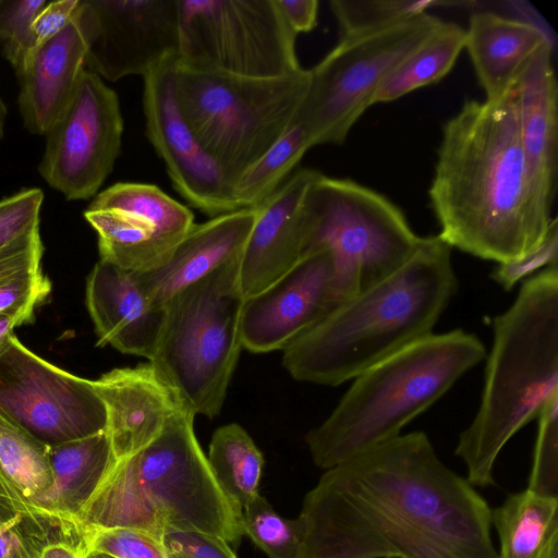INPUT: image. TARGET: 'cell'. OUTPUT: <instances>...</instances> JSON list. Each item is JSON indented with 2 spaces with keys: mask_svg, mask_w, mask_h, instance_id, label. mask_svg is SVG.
<instances>
[{
  "mask_svg": "<svg viewBox=\"0 0 558 558\" xmlns=\"http://www.w3.org/2000/svg\"><path fill=\"white\" fill-rule=\"evenodd\" d=\"M162 543L169 558H238L225 539L196 531H166Z\"/></svg>",
  "mask_w": 558,
  "mask_h": 558,
  "instance_id": "39",
  "label": "cell"
},
{
  "mask_svg": "<svg viewBox=\"0 0 558 558\" xmlns=\"http://www.w3.org/2000/svg\"><path fill=\"white\" fill-rule=\"evenodd\" d=\"M31 558H86L83 532L76 521H65L29 547Z\"/></svg>",
  "mask_w": 558,
  "mask_h": 558,
  "instance_id": "40",
  "label": "cell"
},
{
  "mask_svg": "<svg viewBox=\"0 0 558 558\" xmlns=\"http://www.w3.org/2000/svg\"><path fill=\"white\" fill-rule=\"evenodd\" d=\"M490 519L500 543L498 558H544L558 538V498L526 488L492 509Z\"/></svg>",
  "mask_w": 558,
  "mask_h": 558,
  "instance_id": "27",
  "label": "cell"
},
{
  "mask_svg": "<svg viewBox=\"0 0 558 558\" xmlns=\"http://www.w3.org/2000/svg\"><path fill=\"white\" fill-rule=\"evenodd\" d=\"M95 29L85 69L116 82L179 56V0H88Z\"/></svg>",
  "mask_w": 558,
  "mask_h": 558,
  "instance_id": "16",
  "label": "cell"
},
{
  "mask_svg": "<svg viewBox=\"0 0 558 558\" xmlns=\"http://www.w3.org/2000/svg\"><path fill=\"white\" fill-rule=\"evenodd\" d=\"M95 20L88 0H80L70 22L35 48L15 72L17 105L24 128L45 135L71 101L85 71Z\"/></svg>",
  "mask_w": 558,
  "mask_h": 558,
  "instance_id": "18",
  "label": "cell"
},
{
  "mask_svg": "<svg viewBox=\"0 0 558 558\" xmlns=\"http://www.w3.org/2000/svg\"><path fill=\"white\" fill-rule=\"evenodd\" d=\"M456 3V2H454ZM433 0H331L340 37L362 33L425 13L432 7L454 4Z\"/></svg>",
  "mask_w": 558,
  "mask_h": 558,
  "instance_id": "33",
  "label": "cell"
},
{
  "mask_svg": "<svg viewBox=\"0 0 558 558\" xmlns=\"http://www.w3.org/2000/svg\"><path fill=\"white\" fill-rule=\"evenodd\" d=\"M53 484L38 508L63 519L76 515L116 463L107 430L48 447Z\"/></svg>",
  "mask_w": 558,
  "mask_h": 558,
  "instance_id": "25",
  "label": "cell"
},
{
  "mask_svg": "<svg viewBox=\"0 0 558 558\" xmlns=\"http://www.w3.org/2000/svg\"><path fill=\"white\" fill-rule=\"evenodd\" d=\"M107 411V433L116 461L148 446L182 407L173 388L150 363L113 368L93 380Z\"/></svg>",
  "mask_w": 558,
  "mask_h": 558,
  "instance_id": "20",
  "label": "cell"
},
{
  "mask_svg": "<svg viewBox=\"0 0 558 558\" xmlns=\"http://www.w3.org/2000/svg\"><path fill=\"white\" fill-rule=\"evenodd\" d=\"M85 555L100 553L113 558H169L162 539L140 529L82 530Z\"/></svg>",
  "mask_w": 558,
  "mask_h": 558,
  "instance_id": "36",
  "label": "cell"
},
{
  "mask_svg": "<svg viewBox=\"0 0 558 558\" xmlns=\"http://www.w3.org/2000/svg\"><path fill=\"white\" fill-rule=\"evenodd\" d=\"M556 396L558 265H553L529 277L510 307L493 320L480 405L454 450L471 485H495L502 448Z\"/></svg>",
  "mask_w": 558,
  "mask_h": 558,
  "instance_id": "5",
  "label": "cell"
},
{
  "mask_svg": "<svg viewBox=\"0 0 558 558\" xmlns=\"http://www.w3.org/2000/svg\"><path fill=\"white\" fill-rule=\"evenodd\" d=\"M465 46V28L445 22L383 81L372 105L389 102L438 82L454 65Z\"/></svg>",
  "mask_w": 558,
  "mask_h": 558,
  "instance_id": "28",
  "label": "cell"
},
{
  "mask_svg": "<svg viewBox=\"0 0 558 558\" xmlns=\"http://www.w3.org/2000/svg\"><path fill=\"white\" fill-rule=\"evenodd\" d=\"M255 216L256 208H245L195 223L159 265L133 272L149 301L165 306L174 294L238 257Z\"/></svg>",
  "mask_w": 558,
  "mask_h": 558,
  "instance_id": "22",
  "label": "cell"
},
{
  "mask_svg": "<svg viewBox=\"0 0 558 558\" xmlns=\"http://www.w3.org/2000/svg\"><path fill=\"white\" fill-rule=\"evenodd\" d=\"M312 147L305 129L294 123L235 180L231 196L236 209L256 208L263 204L292 174Z\"/></svg>",
  "mask_w": 558,
  "mask_h": 558,
  "instance_id": "31",
  "label": "cell"
},
{
  "mask_svg": "<svg viewBox=\"0 0 558 558\" xmlns=\"http://www.w3.org/2000/svg\"><path fill=\"white\" fill-rule=\"evenodd\" d=\"M182 407L159 436L116 461L75 521L82 530L134 527L162 539L166 531H196L236 546L243 511L225 494Z\"/></svg>",
  "mask_w": 558,
  "mask_h": 558,
  "instance_id": "4",
  "label": "cell"
},
{
  "mask_svg": "<svg viewBox=\"0 0 558 558\" xmlns=\"http://www.w3.org/2000/svg\"><path fill=\"white\" fill-rule=\"evenodd\" d=\"M544 558H558V538L549 545Z\"/></svg>",
  "mask_w": 558,
  "mask_h": 558,
  "instance_id": "45",
  "label": "cell"
},
{
  "mask_svg": "<svg viewBox=\"0 0 558 558\" xmlns=\"http://www.w3.org/2000/svg\"><path fill=\"white\" fill-rule=\"evenodd\" d=\"M86 558H113L111 556L100 554V553H92L86 556Z\"/></svg>",
  "mask_w": 558,
  "mask_h": 558,
  "instance_id": "46",
  "label": "cell"
},
{
  "mask_svg": "<svg viewBox=\"0 0 558 558\" xmlns=\"http://www.w3.org/2000/svg\"><path fill=\"white\" fill-rule=\"evenodd\" d=\"M0 414L47 447L107 430L93 380L47 362L15 335L0 353Z\"/></svg>",
  "mask_w": 558,
  "mask_h": 558,
  "instance_id": "12",
  "label": "cell"
},
{
  "mask_svg": "<svg viewBox=\"0 0 558 558\" xmlns=\"http://www.w3.org/2000/svg\"><path fill=\"white\" fill-rule=\"evenodd\" d=\"M43 202L39 187L23 189L0 201V250L39 230Z\"/></svg>",
  "mask_w": 558,
  "mask_h": 558,
  "instance_id": "37",
  "label": "cell"
},
{
  "mask_svg": "<svg viewBox=\"0 0 558 558\" xmlns=\"http://www.w3.org/2000/svg\"><path fill=\"white\" fill-rule=\"evenodd\" d=\"M428 196L451 248L499 264L542 242L553 218L529 180L515 82L496 98L465 100L445 122Z\"/></svg>",
  "mask_w": 558,
  "mask_h": 558,
  "instance_id": "2",
  "label": "cell"
},
{
  "mask_svg": "<svg viewBox=\"0 0 558 558\" xmlns=\"http://www.w3.org/2000/svg\"><path fill=\"white\" fill-rule=\"evenodd\" d=\"M442 23L425 12L340 37L308 70L307 92L294 120L305 129L313 147L342 144L372 106L383 81Z\"/></svg>",
  "mask_w": 558,
  "mask_h": 558,
  "instance_id": "10",
  "label": "cell"
},
{
  "mask_svg": "<svg viewBox=\"0 0 558 558\" xmlns=\"http://www.w3.org/2000/svg\"><path fill=\"white\" fill-rule=\"evenodd\" d=\"M304 255L327 248L333 258V306L402 267L421 238L399 207L350 179L320 173L303 206Z\"/></svg>",
  "mask_w": 558,
  "mask_h": 558,
  "instance_id": "9",
  "label": "cell"
},
{
  "mask_svg": "<svg viewBox=\"0 0 558 558\" xmlns=\"http://www.w3.org/2000/svg\"><path fill=\"white\" fill-rule=\"evenodd\" d=\"M7 116H8V108L0 95V142L2 141L3 135H4V124H5Z\"/></svg>",
  "mask_w": 558,
  "mask_h": 558,
  "instance_id": "44",
  "label": "cell"
},
{
  "mask_svg": "<svg viewBox=\"0 0 558 558\" xmlns=\"http://www.w3.org/2000/svg\"><path fill=\"white\" fill-rule=\"evenodd\" d=\"M123 128L117 93L85 69L68 107L45 134L41 178L68 201L94 198L120 156Z\"/></svg>",
  "mask_w": 558,
  "mask_h": 558,
  "instance_id": "13",
  "label": "cell"
},
{
  "mask_svg": "<svg viewBox=\"0 0 558 558\" xmlns=\"http://www.w3.org/2000/svg\"><path fill=\"white\" fill-rule=\"evenodd\" d=\"M320 173L310 168L292 172L256 207L253 227L239 256V284L244 298L271 286L304 256V199Z\"/></svg>",
  "mask_w": 558,
  "mask_h": 558,
  "instance_id": "19",
  "label": "cell"
},
{
  "mask_svg": "<svg viewBox=\"0 0 558 558\" xmlns=\"http://www.w3.org/2000/svg\"><path fill=\"white\" fill-rule=\"evenodd\" d=\"M451 251L438 234L422 236L402 267L291 342L284 368L296 380L333 387L433 333L459 288Z\"/></svg>",
  "mask_w": 558,
  "mask_h": 558,
  "instance_id": "3",
  "label": "cell"
},
{
  "mask_svg": "<svg viewBox=\"0 0 558 558\" xmlns=\"http://www.w3.org/2000/svg\"><path fill=\"white\" fill-rule=\"evenodd\" d=\"M44 244L36 230L0 250V312L34 317L51 290L41 269Z\"/></svg>",
  "mask_w": 558,
  "mask_h": 558,
  "instance_id": "30",
  "label": "cell"
},
{
  "mask_svg": "<svg viewBox=\"0 0 558 558\" xmlns=\"http://www.w3.org/2000/svg\"><path fill=\"white\" fill-rule=\"evenodd\" d=\"M521 144L533 194L551 217L557 185L558 87L553 43L542 46L515 80Z\"/></svg>",
  "mask_w": 558,
  "mask_h": 558,
  "instance_id": "23",
  "label": "cell"
},
{
  "mask_svg": "<svg viewBox=\"0 0 558 558\" xmlns=\"http://www.w3.org/2000/svg\"><path fill=\"white\" fill-rule=\"evenodd\" d=\"M207 459L225 494L243 511L259 495L260 450L242 426L230 423L213 434Z\"/></svg>",
  "mask_w": 558,
  "mask_h": 558,
  "instance_id": "29",
  "label": "cell"
},
{
  "mask_svg": "<svg viewBox=\"0 0 558 558\" xmlns=\"http://www.w3.org/2000/svg\"><path fill=\"white\" fill-rule=\"evenodd\" d=\"M550 41L549 35L531 22L482 11L470 17L464 49L486 99H492L504 94L534 53Z\"/></svg>",
  "mask_w": 558,
  "mask_h": 558,
  "instance_id": "24",
  "label": "cell"
},
{
  "mask_svg": "<svg viewBox=\"0 0 558 558\" xmlns=\"http://www.w3.org/2000/svg\"><path fill=\"white\" fill-rule=\"evenodd\" d=\"M34 319L26 314L0 312V353L9 342L13 329Z\"/></svg>",
  "mask_w": 558,
  "mask_h": 558,
  "instance_id": "43",
  "label": "cell"
},
{
  "mask_svg": "<svg viewBox=\"0 0 558 558\" xmlns=\"http://www.w3.org/2000/svg\"><path fill=\"white\" fill-rule=\"evenodd\" d=\"M558 265V221L553 218L542 242L523 256L499 263L490 278L505 291H510L519 281L531 277L536 270Z\"/></svg>",
  "mask_w": 558,
  "mask_h": 558,
  "instance_id": "38",
  "label": "cell"
},
{
  "mask_svg": "<svg viewBox=\"0 0 558 558\" xmlns=\"http://www.w3.org/2000/svg\"><path fill=\"white\" fill-rule=\"evenodd\" d=\"M333 307V258L320 247L284 276L245 298L241 316L243 348L254 353L284 350Z\"/></svg>",
  "mask_w": 558,
  "mask_h": 558,
  "instance_id": "17",
  "label": "cell"
},
{
  "mask_svg": "<svg viewBox=\"0 0 558 558\" xmlns=\"http://www.w3.org/2000/svg\"><path fill=\"white\" fill-rule=\"evenodd\" d=\"M46 0H0V41L3 57L17 72L35 49L32 24Z\"/></svg>",
  "mask_w": 558,
  "mask_h": 558,
  "instance_id": "35",
  "label": "cell"
},
{
  "mask_svg": "<svg viewBox=\"0 0 558 558\" xmlns=\"http://www.w3.org/2000/svg\"><path fill=\"white\" fill-rule=\"evenodd\" d=\"M84 217L98 235L99 259L131 272L159 265L195 225L186 206L154 184L135 182L98 193Z\"/></svg>",
  "mask_w": 558,
  "mask_h": 558,
  "instance_id": "14",
  "label": "cell"
},
{
  "mask_svg": "<svg viewBox=\"0 0 558 558\" xmlns=\"http://www.w3.org/2000/svg\"><path fill=\"white\" fill-rule=\"evenodd\" d=\"M78 4L80 0H58L48 2L37 14L32 24L35 48L45 44L62 31L70 22Z\"/></svg>",
  "mask_w": 558,
  "mask_h": 558,
  "instance_id": "41",
  "label": "cell"
},
{
  "mask_svg": "<svg viewBox=\"0 0 558 558\" xmlns=\"http://www.w3.org/2000/svg\"><path fill=\"white\" fill-rule=\"evenodd\" d=\"M86 306L97 345L110 344L122 353L153 359L166 308L149 301L133 272L99 259L86 281Z\"/></svg>",
  "mask_w": 558,
  "mask_h": 558,
  "instance_id": "21",
  "label": "cell"
},
{
  "mask_svg": "<svg viewBox=\"0 0 558 558\" xmlns=\"http://www.w3.org/2000/svg\"><path fill=\"white\" fill-rule=\"evenodd\" d=\"M308 70L254 78L175 62L180 112L231 189L235 180L294 124L307 92Z\"/></svg>",
  "mask_w": 558,
  "mask_h": 558,
  "instance_id": "8",
  "label": "cell"
},
{
  "mask_svg": "<svg viewBox=\"0 0 558 558\" xmlns=\"http://www.w3.org/2000/svg\"><path fill=\"white\" fill-rule=\"evenodd\" d=\"M53 484L48 447L0 414V497L25 514Z\"/></svg>",
  "mask_w": 558,
  "mask_h": 558,
  "instance_id": "26",
  "label": "cell"
},
{
  "mask_svg": "<svg viewBox=\"0 0 558 558\" xmlns=\"http://www.w3.org/2000/svg\"><path fill=\"white\" fill-rule=\"evenodd\" d=\"M239 256L165 304L162 331L149 361L187 409L209 418L223 407L243 348Z\"/></svg>",
  "mask_w": 558,
  "mask_h": 558,
  "instance_id": "7",
  "label": "cell"
},
{
  "mask_svg": "<svg viewBox=\"0 0 558 558\" xmlns=\"http://www.w3.org/2000/svg\"><path fill=\"white\" fill-rule=\"evenodd\" d=\"M275 3L290 29L299 33L311 32L317 24V0H275Z\"/></svg>",
  "mask_w": 558,
  "mask_h": 558,
  "instance_id": "42",
  "label": "cell"
},
{
  "mask_svg": "<svg viewBox=\"0 0 558 558\" xmlns=\"http://www.w3.org/2000/svg\"><path fill=\"white\" fill-rule=\"evenodd\" d=\"M485 357L482 340L458 328L433 332L367 368L306 434L313 462L328 470L398 437Z\"/></svg>",
  "mask_w": 558,
  "mask_h": 558,
  "instance_id": "6",
  "label": "cell"
},
{
  "mask_svg": "<svg viewBox=\"0 0 558 558\" xmlns=\"http://www.w3.org/2000/svg\"><path fill=\"white\" fill-rule=\"evenodd\" d=\"M178 64L276 78L303 70L275 0H179Z\"/></svg>",
  "mask_w": 558,
  "mask_h": 558,
  "instance_id": "11",
  "label": "cell"
},
{
  "mask_svg": "<svg viewBox=\"0 0 558 558\" xmlns=\"http://www.w3.org/2000/svg\"><path fill=\"white\" fill-rule=\"evenodd\" d=\"M242 524L244 534L269 558H298L304 537L299 517H281L258 495L243 509Z\"/></svg>",
  "mask_w": 558,
  "mask_h": 558,
  "instance_id": "32",
  "label": "cell"
},
{
  "mask_svg": "<svg viewBox=\"0 0 558 558\" xmlns=\"http://www.w3.org/2000/svg\"><path fill=\"white\" fill-rule=\"evenodd\" d=\"M177 59L143 77L146 136L163 161L173 189L192 207L209 218L239 210L229 181L180 112L174 89Z\"/></svg>",
  "mask_w": 558,
  "mask_h": 558,
  "instance_id": "15",
  "label": "cell"
},
{
  "mask_svg": "<svg viewBox=\"0 0 558 558\" xmlns=\"http://www.w3.org/2000/svg\"><path fill=\"white\" fill-rule=\"evenodd\" d=\"M490 512L424 432L401 434L325 471L298 558H498Z\"/></svg>",
  "mask_w": 558,
  "mask_h": 558,
  "instance_id": "1",
  "label": "cell"
},
{
  "mask_svg": "<svg viewBox=\"0 0 558 558\" xmlns=\"http://www.w3.org/2000/svg\"><path fill=\"white\" fill-rule=\"evenodd\" d=\"M537 421L527 489L558 498V396L545 405Z\"/></svg>",
  "mask_w": 558,
  "mask_h": 558,
  "instance_id": "34",
  "label": "cell"
}]
</instances>
